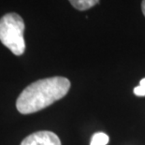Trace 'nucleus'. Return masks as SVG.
<instances>
[{"instance_id": "4", "label": "nucleus", "mask_w": 145, "mask_h": 145, "mask_svg": "<svg viewBox=\"0 0 145 145\" xmlns=\"http://www.w3.org/2000/svg\"><path fill=\"white\" fill-rule=\"evenodd\" d=\"M74 8L78 10H86L97 5L99 0H69Z\"/></svg>"}, {"instance_id": "3", "label": "nucleus", "mask_w": 145, "mask_h": 145, "mask_svg": "<svg viewBox=\"0 0 145 145\" xmlns=\"http://www.w3.org/2000/svg\"><path fill=\"white\" fill-rule=\"evenodd\" d=\"M21 145H62L58 136L52 131H39L24 138Z\"/></svg>"}, {"instance_id": "7", "label": "nucleus", "mask_w": 145, "mask_h": 145, "mask_svg": "<svg viewBox=\"0 0 145 145\" xmlns=\"http://www.w3.org/2000/svg\"><path fill=\"white\" fill-rule=\"evenodd\" d=\"M141 10H142V13L145 16V0H143L142 3H141Z\"/></svg>"}, {"instance_id": "1", "label": "nucleus", "mask_w": 145, "mask_h": 145, "mask_svg": "<svg viewBox=\"0 0 145 145\" xmlns=\"http://www.w3.org/2000/svg\"><path fill=\"white\" fill-rule=\"evenodd\" d=\"M70 88V82L65 77H51L29 84L16 100V108L22 114L41 110L63 98Z\"/></svg>"}, {"instance_id": "2", "label": "nucleus", "mask_w": 145, "mask_h": 145, "mask_svg": "<svg viewBox=\"0 0 145 145\" xmlns=\"http://www.w3.org/2000/svg\"><path fill=\"white\" fill-rule=\"evenodd\" d=\"M24 29L25 24L23 18L17 13H7L0 19V41L18 56L25 51Z\"/></svg>"}, {"instance_id": "5", "label": "nucleus", "mask_w": 145, "mask_h": 145, "mask_svg": "<svg viewBox=\"0 0 145 145\" xmlns=\"http://www.w3.org/2000/svg\"><path fill=\"white\" fill-rule=\"evenodd\" d=\"M110 140L109 136L102 132H98L93 135L90 145H106Z\"/></svg>"}, {"instance_id": "6", "label": "nucleus", "mask_w": 145, "mask_h": 145, "mask_svg": "<svg viewBox=\"0 0 145 145\" xmlns=\"http://www.w3.org/2000/svg\"><path fill=\"white\" fill-rule=\"evenodd\" d=\"M134 94L138 97H145V78L140 82V85L134 88Z\"/></svg>"}]
</instances>
